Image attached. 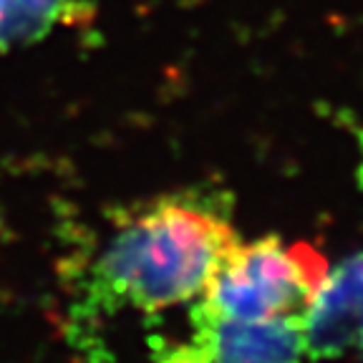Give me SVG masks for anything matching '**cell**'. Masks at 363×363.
Masks as SVG:
<instances>
[{
	"label": "cell",
	"instance_id": "cell-1",
	"mask_svg": "<svg viewBox=\"0 0 363 363\" xmlns=\"http://www.w3.org/2000/svg\"><path fill=\"white\" fill-rule=\"evenodd\" d=\"M240 242L230 217L202 197L159 199L119 222L81 278L86 323L113 313L192 306Z\"/></svg>",
	"mask_w": 363,
	"mask_h": 363
},
{
	"label": "cell",
	"instance_id": "cell-2",
	"mask_svg": "<svg viewBox=\"0 0 363 363\" xmlns=\"http://www.w3.org/2000/svg\"><path fill=\"white\" fill-rule=\"evenodd\" d=\"M328 270L323 252L303 240H240L192 303L189 323H303Z\"/></svg>",
	"mask_w": 363,
	"mask_h": 363
},
{
	"label": "cell",
	"instance_id": "cell-3",
	"mask_svg": "<svg viewBox=\"0 0 363 363\" xmlns=\"http://www.w3.org/2000/svg\"><path fill=\"white\" fill-rule=\"evenodd\" d=\"M301 323H189L187 338L157 343L152 363H303Z\"/></svg>",
	"mask_w": 363,
	"mask_h": 363
},
{
	"label": "cell",
	"instance_id": "cell-4",
	"mask_svg": "<svg viewBox=\"0 0 363 363\" xmlns=\"http://www.w3.org/2000/svg\"><path fill=\"white\" fill-rule=\"evenodd\" d=\"M74 11V0H0V53L40 40Z\"/></svg>",
	"mask_w": 363,
	"mask_h": 363
},
{
	"label": "cell",
	"instance_id": "cell-5",
	"mask_svg": "<svg viewBox=\"0 0 363 363\" xmlns=\"http://www.w3.org/2000/svg\"><path fill=\"white\" fill-rule=\"evenodd\" d=\"M348 351H356L358 356H363V313H361V318H358L356 330H353V338H351V348H348Z\"/></svg>",
	"mask_w": 363,
	"mask_h": 363
},
{
	"label": "cell",
	"instance_id": "cell-6",
	"mask_svg": "<svg viewBox=\"0 0 363 363\" xmlns=\"http://www.w3.org/2000/svg\"><path fill=\"white\" fill-rule=\"evenodd\" d=\"M358 182H361L363 187V131L358 136Z\"/></svg>",
	"mask_w": 363,
	"mask_h": 363
}]
</instances>
